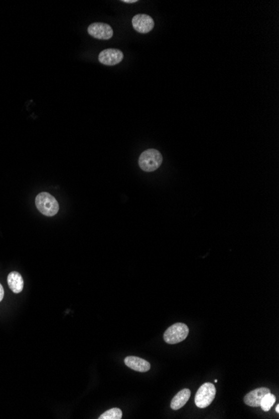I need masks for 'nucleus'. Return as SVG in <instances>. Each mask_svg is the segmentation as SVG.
Wrapping results in <instances>:
<instances>
[{
    "instance_id": "13",
    "label": "nucleus",
    "mask_w": 279,
    "mask_h": 419,
    "mask_svg": "<svg viewBox=\"0 0 279 419\" xmlns=\"http://www.w3.org/2000/svg\"><path fill=\"white\" fill-rule=\"evenodd\" d=\"M122 412L120 409L114 408V409H109L101 414L99 417V419H122Z\"/></svg>"
},
{
    "instance_id": "16",
    "label": "nucleus",
    "mask_w": 279,
    "mask_h": 419,
    "mask_svg": "<svg viewBox=\"0 0 279 419\" xmlns=\"http://www.w3.org/2000/svg\"><path fill=\"white\" fill-rule=\"evenodd\" d=\"M276 412L279 414V405H277L276 406Z\"/></svg>"
},
{
    "instance_id": "12",
    "label": "nucleus",
    "mask_w": 279,
    "mask_h": 419,
    "mask_svg": "<svg viewBox=\"0 0 279 419\" xmlns=\"http://www.w3.org/2000/svg\"><path fill=\"white\" fill-rule=\"evenodd\" d=\"M275 401H276V398H275L274 394H272L271 393H269V394H267L263 398V399H262L260 407H261V409L264 412H269L273 408V406H274V404H275Z\"/></svg>"
},
{
    "instance_id": "4",
    "label": "nucleus",
    "mask_w": 279,
    "mask_h": 419,
    "mask_svg": "<svg viewBox=\"0 0 279 419\" xmlns=\"http://www.w3.org/2000/svg\"><path fill=\"white\" fill-rule=\"evenodd\" d=\"M216 388L214 384L206 383L200 387L195 396V404L199 409H206L212 404L216 396Z\"/></svg>"
},
{
    "instance_id": "15",
    "label": "nucleus",
    "mask_w": 279,
    "mask_h": 419,
    "mask_svg": "<svg viewBox=\"0 0 279 419\" xmlns=\"http://www.w3.org/2000/svg\"><path fill=\"white\" fill-rule=\"evenodd\" d=\"M137 0H122V3H137Z\"/></svg>"
},
{
    "instance_id": "14",
    "label": "nucleus",
    "mask_w": 279,
    "mask_h": 419,
    "mask_svg": "<svg viewBox=\"0 0 279 419\" xmlns=\"http://www.w3.org/2000/svg\"><path fill=\"white\" fill-rule=\"evenodd\" d=\"M4 296V290H3V286L0 284V302L2 301Z\"/></svg>"
},
{
    "instance_id": "11",
    "label": "nucleus",
    "mask_w": 279,
    "mask_h": 419,
    "mask_svg": "<svg viewBox=\"0 0 279 419\" xmlns=\"http://www.w3.org/2000/svg\"><path fill=\"white\" fill-rule=\"evenodd\" d=\"M190 397H191V391L187 388L180 391L171 400V409H173L175 411L181 409L187 403Z\"/></svg>"
},
{
    "instance_id": "3",
    "label": "nucleus",
    "mask_w": 279,
    "mask_h": 419,
    "mask_svg": "<svg viewBox=\"0 0 279 419\" xmlns=\"http://www.w3.org/2000/svg\"><path fill=\"white\" fill-rule=\"evenodd\" d=\"M189 334L188 326L184 323L173 324L164 333V341L167 344L174 345L183 342Z\"/></svg>"
},
{
    "instance_id": "2",
    "label": "nucleus",
    "mask_w": 279,
    "mask_h": 419,
    "mask_svg": "<svg viewBox=\"0 0 279 419\" xmlns=\"http://www.w3.org/2000/svg\"><path fill=\"white\" fill-rule=\"evenodd\" d=\"M162 155L155 149H148L140 156L138 163L139 167L144 172H154L160 168L162 163Z\"/></svg>"
},
{
    "instance_id": "10",
    "label": "nucleus",
    "mask_w": 279,
    "mask_h": 419,
    "mask_svg": "<svg viewBox=\"0 0 279 419\" xmlns=\"http://www.w3.org/2000/svg\"><path fill=\"white\" fill-rule=\"evenodd\" d=\"M8 285L10 290L15 294L20 293L23 289V279L17 271H12L8 275Z\"/></svg>"
},
{
    "instance_id": "9",
    "label": "nucleus",
    "mask_w": 279,
    "mask_h": 419,
    "mask_svg": "<svg viewBox=\"0 0 279 419\" xmlns=\"http://www.w3.org/2000/svg\"><path fill=\"white\" fill-rule=\"evenodd\" d=\"M125 364L132 370L140 372V373H146L150 369V364L147 361L140 358V357L130 356L126 357Z\"/></svg>"
},
{
    "instance_id": "7",
    "label": "nucleus",
    "mask_w": 279,
    "mask_h": 419,
    "mask_svg": "<svg viewBox=\"0 0 279 419\" xmlns=\"http://www.w3.org/2000/svg\"><path fill=\"white\" fill-rule=\"evenodd\" d=\"M123 58H124V54L120 49H106L100 53L98 59L101 64L112 66L122 62Z\"/></svg>"
},
{
    "instance_id": "6",
    "label": "nucleus",
    "mask_w": 279,
    "mask_h": 419,
    "mask_svg": "<svg viewBox=\"0 0 279 419\" xmlns=\"http://www.w3.org/2000/svg\"><path fill=\"white\" fill-rule=\"evenodd\" d=\"M91 36L101 40H107L113 36V29L110 24L105 23H93L88 27Z\"/></svg>"
},
{
    "instance_id": "1",
    "label": "nucleus",
    "mask_w": 279,
    "mask_h": 419,
    "mask_svg": "<svg viewBox=\"0 0 279 419\" xmlns=\"http://www.w3.org/2000/svg\"><path fill=\"white\" fill-rule=\"evenodd\" d=\"M35 205L37 210L47 217H53L57 214L60 210V205L56 199L46 192H43L37 195Z\"/></svg>"
},
{
    "instance_id": "5",
    "label": "nucleus",
    "mask_w": 279,
    "mask_h": 419,
    "mask_svg": "<svg viewBox=\"0 0 279 419\" xmlns=\"http://www.w3.org/2000/svg\"><path fill=\"white\" fill-rule=\"evenodd\" d=\"M132 25L136 31L140 34H147L152 30L155 23L153 18L147 14H137L132 18Z\"/></svg>"
},
{
    "instance_id": "8",
    "label": "nucleus",
    "mask_w": 279,
    "mask_h": 419,
    "mask_svg": "<svg viewBox=\"0 0 279 419\" xmlns=\"http://www.w3.org/2000/svg\"><path fill=\"white\" fill-rule=\"evenodd\" d=\"M269 393H271V391L267 388H259L254 389V391L248 393L244 397V403L248 406L254 407V408L260 407L262 399Z\"/></svg>"
}]
</instances>
